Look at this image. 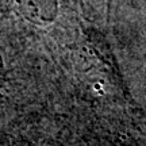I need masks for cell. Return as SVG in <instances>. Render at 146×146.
Returning <instances> with one entry per match:
<instances>
[{
    "label": "cell",
    "instance_id": "cell-1",
    "mask_svg": "<svg viewBox=\"0 0 146 146\" xmlns=\"http://www.w3.org/2000/svg\"><path fill=\"white\" fill-rule=\"evenodd\" d=\"M15 3L26 18L41 21V23L53 21L57 12L56 0H15Z\"/></svg>",
    "mask_w": 146,
    "mask_h": 146
}]
</instances>
